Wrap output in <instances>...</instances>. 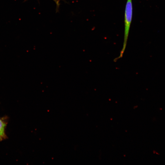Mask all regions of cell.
I'll return each instance as SVG.
<instances>
[{
	"label": "cell",
	"instance_id": "6da1fadb",
	"mask_svg": "<svg viewBox=\"0 0 165 165\" xmlns=\"http://www.w3.org/2000/svg\"><path fill=\"white\" fill-rule=\"evenodd\" d=\"M133 15V5L132 0H127L124 14V41L122 49L119 56L115 60L122 57L127 46Z\"/></svg>",
	"mask_w": 165,
	"mask_h": 165
},
{
	"label": "cell",
	"instance_id": "7a4b0ae2",
	"mask_svg": "<svg viewBox=\"0 0 165 165\" xmlns=\"http://www.w3.org/2000/svg\"><path fill=\"white\" fill-rule=\"evenodd\" d=\"M7 122L5 119L0 118V141H2L7 138L5 133Z\"/></svg>",
	"mask_w": 165,
	"mask_h": 165
}]
</instances>
